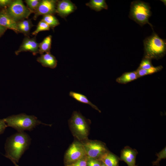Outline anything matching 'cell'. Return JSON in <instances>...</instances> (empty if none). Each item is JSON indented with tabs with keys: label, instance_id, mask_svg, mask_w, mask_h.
<instances>
[{
	"label": "cell",
	"instance_id": "cell-1",
	"mask_svg": "<svg viewBox=\"0 0 166 166\" xmlns=\"http://www.w3.org/2000/svg\"><path fill=\"white\" fill-rule=\"evenodd\" d=\"M31 138L24 132H18L8 138L5 144L4 155L12 161L18 162L24 152L28 148Z\"/></svg>",
	"mask_w": 166,
	"mask_h": 166
},
{
	"label": "cell",
	"instance_id": "cell-2",
	"mask_svg": "<svg viewBox=\"0 0 166 166\" xmlns=\"http://www.w3.org/2000/svg\"><path fill=\"white\" fill-rule=\"evenodd\" d=\"M144 55L143 57L150 59L159 60L166 53L165 40L160 38L155 33L146 38L143 41Z\"/></svg>",
	"mask_w": 166,
	"mask_h": 166
},
{
	"label": "cell",
	"instance_id": "cell-3",
	"mask_svg": "<svg viewBox=\"0 0 166 166\" xmlns=\"http://www.w3.org/2000/svg\"><path fill=\"white\" fill-rule=\"evenodd\" d=\"M7 127H11L18 132L24 130L31 131L36 126L41 124L51 126L42 122L33 115H28L24 113L13 115L4 119Z\"/></svg>",
	"mask_w": 166,
	"mask_h": 166
},
{
	"label": "cell",
	"instance_id": "cell-4",
	"mask_svg": "<svg viewBox=\"0 0 166 166\" xmlns=\"http://www.w3.org/2000/svg\"><path fill=\"white\" fill-rule=\"evenodd\" d=\"M151 14L149 3L140 0L131 2L129 17L141 26L148 24L152 26L148 20Z\"/></svg>",
	"mask_w": 166,
	"mask_h": 166
},
{
	"label": "cell",
	"instance_id": "cell-5",
	"mask_svg": "<svg viewBox=\"0 0 166 166\" xmlns=\"http://www.w3.org/2000/svg\"><path fill=\"white\" fill-rule=\"evenodd\" d=\"M70 130L73 135L79 141L88 139L89 129L88 122L82 114L74 111L69 121Z\"/></svg>",
	"mask_w": 166,
	"mask_h": 166
},
{
	"label": "cell",
	"instance_id": "cell-6",
	"mask_svg": "<svg viewBox=\"0 0 166 166\" xmlns=\"http://www.w3.org/2000/svg\"><path fill=\"white\" fill-rule=\"evenodd\" d=\"M6 11L9 15L17 22L27 19L33 13L21 0H13Z\"/></svg>",
	"mask_w": 166,
	"mask_h": 166
},
{
	"label": "cell",
	"instance_id": "cell-7",
	"mask_svg": "<svg viewBox=\"0 0 166 166\" xmlns=\"http://www.w3.org/2000/svg\"><path fill=\"white\" fill-rule=\"evenodd\" d=\"M88 158L99 159L108 151L105 145L97 140H86L81 141Z\"/></svg>",
	"mask_w": 166,
	"mask_h": 166
},
{
	"label": "cell",
	"instance_id": "cell-8",
	"mask_svg": "<svg viewBox=\"0 0 166 166\" xmlns=\"http://www.w3.org/2000/svg\"><path fill=\"white\" fill-rule=\"evenodd\" d=\"M86 156L82 143L75 141L70 145L65 154V162L66 164H69Z\"/></svg>",
	"mask_w": 166,
	"mask_h": 166
},
{
	"label": "cell",
	"instance_id": "cell-9",
	"mask_svg": "<svg viewBox=\"0 0 166 166\" xmlns=\"http://www.w3.org/2000/svg\"><path fill=\"white\" fill-rule=\"evenodd\" d=\"M58 0H41L39 6L34 13L33 19L36 20L40 15L53 14H56V9Z\"/></svg>",
	"mask_w": 166,
	"mask_h": 166
},
{
	"label": "cell",
	"instance_id": "cell-10",
	"mask_svg": "<svg viewBox=\"0 0 166 166\" xmlns=\"http://www.w3.org/2000/svg\"><path fill=\"white\" fill-rule=\"evenodd\" d=\"M39 44L36 40L35 37L32 38L26 36L23 39L22 44L15 53L18 55L23 52L29 51L35 56L38 53Z\"/></svg>",
	"mask_w": 166,
	"mask_h": 166
},
{
	"label": "cell",
	"instance_id": "cell-11",
	"mask_svg": "<svg viewBox=\"0 0 166 166\" xmlns=\"http://www.w3.org/2000/svg\"><path fill=\"white\" fill-rule=\"evenodd\" d=\"M77 8L76 5L70 0H58L56 13L61 18H65L69 15L74 12Z\"/></svg>",
	"mask_w": 166,
	"mask_h": 166
},
{
	"label": "cell",
	"instance_id": "cell-12",
	"mask_svg": "<svg viewBox=\"0 0 166 166\" xmlns=\"http://www.w3.org/2000/svg\"><path fill=\"white\" fill-rule=\"evenodd\" d=\"M0 25L7 29L13 30L16 33H19L17 22L14 20L7 13L6 10L0 11Z\"/></svg>",
	"mask_w": 166,
	"mask_h": 166
},
{
	"label": "cell",
	"instance_id": "cell-13",
	"mask_svg": "<svg viewBox=\"0 0 166 166\" xmlns=\"http://www.w3.org/2000/svg\"><path fill=\"white\" fill-rule=\"evenodd\" d=\"M137 153L136 149L126 147L121 151L120 159L126 162L128 166H136V158Z\"/></svg>",
	"mask_w": 166,
	"mask_h": 166
},
{
	"label": "cell",
	"instance_id": "cell-14",
	"mask_svg": "<svg viewBox=\"0 0 166 166\" xmlns=\"http://www.w3.org/2000/svg\"><path fill=\"white\" fill-rule=\"evenodd\" d=\"M37 61L45 67L54 69L57 66V60L50 52L41 54Z\"/></svg>",
	"mask_w": 166,
	"mask_h": 166
},
{
	"label": "cell",
	"instance_id": "cell-15",
	"mask_svg": "<svg viewBox=\"0 0 166 166\" xmlns=\"http://www.w3.org/2000/svg\"><path fill=\"white\" fill-rule=\"evenodd\" d=\"M98 159L106 166H118V158L109 151L103 154Z\"/></svg>",
	"mask_w": 166,
	"mask_h": 166
},
{
	"label": "cell",
	"instance_id": "cell-16",
	"mask_svg": "<svg viewBox=\"0 0 166 166\" xmlns=\"http://www.w3.org/2000/svg\"><path fill=\"white\" fill-rule=\"evenodd\" d=\"M139 78L136 71L123 73L116 79V81L121 84H125Z\"/></svg>",
	"mask_w": 166,
	"mask_h": 166
},
{
	"label": "cell",
	"instance_id": "cell-17",
	"mask_svg": "<svg viewBox=\"0 0 166 166\" xmlns=\"http://www.w3.org/2000/svg\"><path fill=\"white\" fill-rule=\"evenodd\" d=\"M69 95L77 101L82 103L88 104L93 109L98 111L99 113H101V111L98 107L90 102L84 95L72 91L70 92Z\"/></svg>",
	"mask_w": 166,
	"mask_h": 166
},
{
	"label": "cell",
	"instance_id": "cell-18",
	"mask_svg": "<svg viewBox=\"0 0 166 166\" xmlns=\"http://www.w3.org/2000/svg\"><path fill=\"white\" fill-rule=\"evenodd\" d=\"M86 5L96 11L108 9V5L105 0H91Z\"/></svg>",
	"mask_w": 166,
	"mask_h": 166
},
{
	"label": "cell",
	"instance_id": "cell-19",
	"mask_svg": "<svg viewBox=\"0 0 166 166\" xmlns=\"http://www.w3.org/2000/svg\"><path fill=\"white\" fill-rule=\"evenodd\" d=\"M52 36L49 35L44 38L39 44L38 53L42 54L44 53H50L51 48Z\"/></svg>",
	"mask_w": 166,
	"mask_h": 166
},
{
	"label": "cell",
	"instance_id": "cell-20",
	"mask_svg": "<svg viewBox=\"0 0 166 166\" xmlns=\"http://www.w3.org/2000/svg\"><path fill=\"white\" fill-rule=\"evenodd\" d=\"M163 68L162 65L153 67L147 69H142L138 68L136 70L139 78L148 75H151L161 71Z\"/></svg>",
	"mask_w": 166,
	"mask_h": 166
},
{
	"label": "cell",
	"instance_id": "cell-21",
	"mask_svg": "<svg viewBox=\"0 0 166 166\" xmlns=\"http://www.w3.org/2000/svg\"><path fill=\"white\" fill-rule=\"evenodd\" d=\"M42 20L45 22L50 28L53 29L60 24L59 20L53 14L44 15L43 16Z\"/></svg>",
	"mask_w": 166,
	"mask_h": 166
},
{
	"label": "cell",
	"instance_id": "cell-22",
	"mask_svg": "<svg viewBox=\"0 0 166 166\" xmlns=\"http://www.w3.org/2000/svg\"><path fill=\"white\" fill-rule=\"evenodd\" d=\"M50 27L45 22L41 20L38 23L36 29L32 34L33 35L36 36L40 32L49 30Z\"/></svg>",
	"mask_w": 166,
	"mask_h": 166
},
{
	"label": "cell",
	"instance_id": "cell-23",
	"mask_svg": "<svg viewBox=\"0 0 166 166\" xmlns=\"http://www.w3.org/2000/svg\"><path fill=\"white\" fill-rule=\"evenodd\" d=\"M41 0H26L25 2L26 4L27 7L34 13L37 9Z\"/></svg>",
	"mask_w": 166,
	"mask_h": 166
},
{
	"label": "cell",
	"instance_id": "cell-24",
	"mask_svg": "<svg viewBox=\"0 0 166 166\" xmlns=\"http://www.w3.org/2000/svg\"><path fill=\"white\" fill-rule=\"evenodd\" d=\"M153 66L152 63V60L143 57L138 68L142 69H147Z\"/></svg>",
	"mask_w": 166,
	"mask_h": 166
},
{
	"label": "cell",
	"instance_id": "cell-25",
	"mask_svg": "<svg viewBox=\"0 0 166 166\" xmlns=\"http://www.w3.org/2000/svg\"><path fill=\"white\" fill-rule=\"evenodd\" d=\"M156 155L158 158L156 160L152 163L154 165H158L160 160L163 159H165L166 158V148H164L159 153H157Z\"/></svg>",
	"mask_w": 166,
	"mask_h": 166
},
{
	"label": "cell",
	"instance_id": "cell-26",
	"mask_svg": "<svg viewBox=\"0 0 166 166\" xmlns=\"http://www.w3.org/2000/svg\"><path fill=\"white\" fill-rule=\"evenodd\" d=\"M88 158L86 156L77 161L69 164L71 166H87Z\"/></svg>",
	"mask_w": 166,
	"mask_h": 166
},
{
	"label": "cell",
	"instance_id": "cell-27",
	"mask_svg": "<svg viewBox=\"0 0 166 166\" xmlns=\"http://www.w3.org/2000/svg\"><path fill=\"white\" fill-rule=\"evenodd\" d=\"M101 162L98 159L88 158L87 166H101Z\"/></svg>",
	"mask_w": 166,
	"mask_h": 166
},
{
	"label": "cell",
	"instance_id": "cell-28",
	"mask_svg": "<svg viewBox=\"0 0 166 166\" xmlns=\"http://www.w3.org/2000/svg\"><path fill=\"white\" fill-rule=\"evenodd\" d=\"M7 127V125L4 119H0V134L3 133L6 128Z\"/></svg>",
	"mask_w": 166,
	"mask_h": 166
},
{
	"label": "cell",
	"instance_id": "cell-29",
	"mask_svg": "<svg viewBox=\"0 0 166 166\" xmlns=\"http://www.w3.org/2000/svg\"><path fill=\"white\" fill-rule=\"evenodd\" d=\"M12 1L11 0H0V6L4 7H8Z\"/></svg>",
	"mask_w": 166,
	"mask_h": 166
},
{
	"label": "cell",
	"instance_id": "cell-30",
	"mask_svg": "<svg viewBox=\"0 0 166 166\" xmlns=\"http://www.w3.org/2000/svg\"><path fill=\"white\" fill-rule=\"evenodd\" d=\"M7 29L6 28L0 25V37L3 35Z\"/></svg>",
	"mask_w": 166,
	"mask_h": 166
},
{
	"label": "cell",
	"instance_id": "cell-31",
	"mask_svg": "<svg viewBox=\"0 0 166 166\" xmlns=\"http://www.w3.org/2000/svg\"><path fill=\"white\" fill-rule=\"evenodd\" d=\"M12 162L14 164L15 166H19L17 164L16 162L14 161H12Z\"/></svg>",
	"mask_w": 166,
	"mask_h": 166
},
{
	"label": "cell",
	"instance_id": "cell-32",
	"mask_svg": "<svg viewBox=\"0 0 166 166\" xmlns=\"http://www.w3.org/2000/svg\"><path fill=\"white\" fill-rule=\"evenodd\" d=\"M101 166H106V165H105L103 163L101 162Z\"/></svg>",
	"mask_w": 166,
	"mask_h": 166
},
{
	"label": "cell",
	"instance_id": "cell-33",
	"mask_svg": "<svg viewBox=\"0 0 166 166\" xmlns=\"http://www.w3.org/2000/svg\"><path fill=\"white\" fill-rule=\"evenodd\" d=\"M66 166H71L70 164H66Z\"/></svg>",
	"mask_w": 166,
	"mask_h": 166
}]
</instances>
